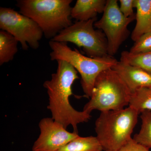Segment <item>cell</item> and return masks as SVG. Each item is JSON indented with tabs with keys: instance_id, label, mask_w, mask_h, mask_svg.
<instances>
[{
	"instance_id": "6da1fadb",
	"label": "cell",
	"mask_w": 151,
	"mask_h": 151,
	"mask_svg": "<svg viewBox=\"0 0 151 151\" xmlns=\"http://www.w3.org/2000/svg\"><path fill=\"white\" fill-rule=\"evenodd\" d=\"M57 61L56 72L52 73L50 79L45 81L43 84L48 96L47 108L54 121L66 129L69 126H72L73 132L78 133V124L88 122L91 116L85 111H76L69 101V98L73 94V82L78 78L77 70L66 61Z\"/></svg>"
},
{
	"instance_id": "7a4b0ae2",
	"label": "cell",
	"mask_w": 151,
	"mask_h": 151,
	"mask_svg": "<svg viewBox=\"0 0 151 151\" xmlns=\"http://www.w3.org/2000/svg\"><path fill=\"white\" fill-rule=\"evenodd\" d=\"M72 0H18L19 12L39 26L47 39H52L72 24Z\"/></svg>"
},
{
	"instance_id": "3957f363",
	"label": "cell",
	"mask_w": 151,
	"mask_h": 151,
	"mask_svg": "<svg viewBox=\"0 0 151 151\" xmlns=\"http://www.w3.org/2000/svg\"><path fill=\"white\" fill-rule=\"evenodd\" d=\"M139 114L130 106L101 112L95 122V130L103 151H117L132 138Z\"/></svg>"
},
{
	"instance_id": "277c9868",
	"label": "cell",
	"mask_w": 151,
	"mask_h": 151,
	"mask_svg": "<svg viewBox=\"0 0 151 151\" xmlns=\"http://www.w3.org/2000/svg\"><path fill=\"white\" fill-rule=\"evenodd\" d=\"M52 60H63L70 63L80 73L82 89L86 97H91L95 80L101 72L112 68L118 60L113 56L92 58L84 56L76 49L73 50L67 43L50 40Z\"/></svg>"
},
{
	"instance_id": "5b68a950",
	"label": "cell",
	"mask_w": 151,
	"mask_h": 151,
	"mask_svg": "<svg viewBox=\"0 0 151 151\" xmlns=\"http://www.w3.org/2000/svg\"><path fill=\"white\" fill-rule=\"evenodd\" d=\"M131 92L121 77L112 68L102 71L96 78L90 100L83 108L90 114L118 111L129 105Z\"/></svg>"
},
{
	"instance_id": "8992f818",
	"label": "cell",
	"mask_w": 151,
	"mask_h": 151,
	"mask_svg": "<svg viewBox=\"0 0 151 151\" xmlns=\"http://www.w3.org/2000/svg\"><path fill=\"white\" fill-rule=\"evenodd\" d=\"M97 17L86 21H76L63 29L52 40L69 42L82 47L87 56L101 58L109 56L107 38L101 30L95 29Z\"/></svg>"
},
{
	"instance_id": "52a82bcc",
	"label": "cell",
	"mask_w": 151,
	"mask_h": 151,
	"mask_svg": "<svg viewBox=\"0 0 151 151\" xmlns=\"http://www.w3.org/2000/svg\"><path fill=\"white\" fill-rule=\"evenodd\" d=\"M103 15L94 24V27L101 30L107 38L108 53L113 56L117 53L122 44L129 37V25L136 19V14L127 17L119 9L117 0H107Z\"/></svg>"
},
{
	"instance_id": "ba28073f",
	"label": "cell",
	"mask_w": 151,
	"mask_h": 151,
	"mask_svg": "<svg viewBox=\"0 0 151 151\" xmlns=\"http://www.w3.org/2000/svg\"><path fill=\"white\" fill-rule=\"evenodd\" d=\"M0 29L13 36L24 50L37 49L44 35L33 20L10 8H0Z\"/></svg>"
},
{
	"instance_id": "9c48e42d",
	"label": "cell",
	"mask_w": 151,
	"mask_h": 151,
	"mask_svg": "<svg viewBox=\"0 0 151 151\" xmlns=\"http://www.w3.org/2000/svg\"><path fill=\"white\" fill-rule=\"evenodd\" d=\"M40 134L35 142L32 151H57L78 136L70 132L52 118L41 120L39 124Z\"/></svg>"
},
{
	"instance_id": "30bf717a",
	"label": "cell",
	"mask_w": 151,
	"mask_h": 151,
	"mask_svg": "<svg viewBox=\"0 0 151 151\" xmlns=\"http://www.w3.org/2000/svg\"><path fill=\"white\" fill-rule=\"evenodd\" d=\"M129 89L131 94L142 87L151 86V74L139 68L118 61L112 67Z\"/></svg>"
},
{
	"instance_id": "8fae6325",
	"label": "cell",
	"mask_w": 151,
	"mask_h": 151,
	"mask_svg": "<svg viewBox=\"0 0 151 151\" xmlns=\"http://www.w3.org/2000/svg\"><path fill=\"white\" fill-rule=\"evenodd\" d=\"M137 9L136 24L131 38L134 42L145 34L151 32V0H134Z\"/></svg>"
},
{
	"instance_id": "7c38bea8",
	"label": "cell",
	"mask_w": 151,
	"mask_h": 151,
	"mask_svg": "<svg viewBox=\"0 0 151 151\" xmlns=\"http://www.w3.org/2000/svg\"><path fill=\"white\" fill-rule=\"evenodd\" d=\"M107 0H77L71 9V17L76 21H86L104 12Z\"/></svg>"
},
{
	"instance_id": "4fadbf2b",
	"label": "cell",
	"mask_w": 151,
	"mask_h": 151,
	"mask_svg": "<svg viewBox=\"0 0 151 151\" xmlns=\"http://www.w3.org/2000/svg\"><path fill=\"white\" fill-rule=\"evenodd\" d=\"M19 42L13 36L5 31H0V65L13 59L17 52Z\"/></svg>"
},
{
	"instance_id": "5bb4252c",
	"label": "cell",
	"mask_w": 151,
	"mask_h": 151,
	"mask_svg": "<svg viewBox=\"0 0 151 151\" xmlns=\"http://www.w3.org/2000/svg\"><path fill=\"white\" fill-rule=\"evenodd\" d=\"M103 147L97 137L78 136L57 151H102Z\"/></svg>"
},
{
	"instance_id": "9a60e30c",
	"label": "cell",
	"mask_w": 151,
	"mask_h": 151,
	"mask_svg": "<svg viewBox=\"0 0 151 151\" xmlns=\"http://www.w3.org/2000/svg\"><path fill=\"white\" fill-rule=\"evenodd\" d=\"M129 106L139 114L147 110L151 111V86L139 88L132 92Z\"/></svg>"
},
{
	"instance_id": "2e32d148",
	"label": "cell",
	"mask_w": 151,
	"mask_h": 151,
	"mask_svg": "<svg viewBox=\"0 0 151 151\" xmlns=\"http://www.w3.org/2000/svg\"><path fill=\"white\" fill-rule=\"evenodd\" d=\"M120 61L140 68L151 74V51L132 53L124 51L121 54Z\"/></svg>"
},
{
	"instance_id": "e0dca14e",
	"label": "cell",
	"mask_w": 151,
	"mask_h": 151,
	"mask_svg": "<svg viewBox=\"0 0 151 151\" xmlns=\"http://www.w3.org/2000/svg\"><path fill=\"white\" fill-rule=\"evenodd\" d=\"M140 118L142 121L141 129L133 139L137 142L151 149V111H143Z\"/></svg>"
},
{
	"instance_id": "ac0fdd59",
	"label": "cell",
	"mask_w": 151,
	"mask_h": 151,
	"mask_svg": "<svg viewBox=\"0 0 151 151\" xmlns=\"http://www.w3.org/2000/svg\"><path fill=\"white\" fill-rule=\"evenodd\" d=\"M132 53H140L151 51V32L143 35L131 47Z\"/></svg>"
},
{
	"instance_id": "d6986e66",
	"label": "cell",
	"mask_w": 151,
	"mask_h": 151,
	"mask_svg": "<svg viewBox=\"0 0 151 151\" xmlns=\"http://www.w3.org/2000/svg\"><path fill=\"white\" fill-rule=\"evenodd\" d=\"M117 151H150V149L137 142L131 138L126 144Z\"/></svg>"
},
{
	"instance_id": "ffe728a7",
	"label": "cell",
	"mask_w": 151,
	"mask_h": 151,
	"mask_svg": "<svg viewBox=\"0 0 151 151\" xmlns=\"http://www.w3.org/2000/svg\"><path fill=\"white\" fill-rule=\"evenodd\" d=\"M119 9L122 14L127 17L135 14L134 12V0H120Z\"/></svg>"
}]
</instances>
